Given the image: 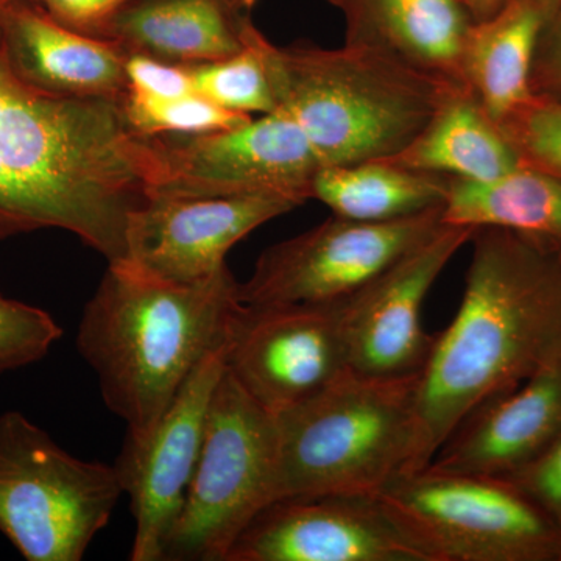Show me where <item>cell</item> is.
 <instances>
[{"instance_id":"28","label":"cell","mask_w":561,"mask_h":561,"mask_svg":"<svg viewBox=\"0 0 561 561\" xmlns=\"http://www.w3.org/2000/svg\"><path fill=\"white\" fill-rule=\"evenodd\" d=\"M561 530V434L534 460L505 476Z\"/></svg>"},{"instance_id":"32","label":"cell","mask_w":561,"mask_h":561,"mask_svg":"<svg viewBox=\"0 0 561 561\" xmlns=\"http://www.w3.org/2000/svg\"><path fill=\"white\" fill-rule=\"evenodd\" d=\"M505 0H463L476 22L489 20L504 5Z\"/></svg>"},{"instance_id":"13","label":"cell","mask_w":561,"mask_h":561,"mask_svg":"<svg viewBox=\"0 0 561 561\" xmlns=\"http://www.w3.org/2000/svg\"><path fill=\"white\" fill-rule=\"evenodd\" d=\"M227 561H431L381 497L289 496L247 527Z\"/></svg>"},{"instance_id":"21","label":"cell","mask_w":561,"mask_h":561,"mask_svg":"<svg viewBox=\"0 0 561 561\" xmlns=\"http://www.w3.org/2000/svg\"><path fill=\"white\" fill-rule=\"evenodd\" d=\"M390 164L467 181H493L522 168L518 153L502 135L470 87L446 92L420 135Z\"/></svg>"},{"instance_id":"2","label":"cell","mask_w":561,"mask_h":561,"mask_svg":"<svg viewBox=\"0 0 561 561\" xmlns=\"http://www.w3.org/2000/svg\"><path fill=\"white\" fill-rule=\"evenodd\" d=\"M459 311L420 373L411 470L426 468L471 413L561 354V250L481 227Z\"/></svg>"},{"instance_id":"19","label":"cell","mask_w":561,"mask_h":561,"mask_svg":"<svg viewBox=\"0 0 561 561\" xmlns=\"http://www.w3.org/2000/svg\"><path fill=\"white\" fill-rule=\"evenodd\" d=\"M256 0H131L103 39L127 54L198 65L241 54Z\"/></svg>"},{"instance_id":"15","label":"cell","mask_w":561,"mask_h":561,"mask_svg":"<svg viewBox=\"0 0 561 561\" xmlns=\"http://www.w3.org/2000/svg\"><path fill=\"white\" fill-rule=\"evenodd\" d=\"M474 228L443 224L408 254L343 301L351 370L376 378L419 375L435 335L421 324L432 284L454 254L471 241Z\"/></svg>"},{"instance_id":"10","label":"cell","mask_w":561,"mask_h":561,"mask_svg":"<svg viewBox=\"0 0 561 561\" xmlns=\"http://www.w3.org/2000/svg\"><path fill=\"white\" fill-rule=\"evenodd\" d=\"M153 139L161 165L150 195L228 197L276 192L306 202L321 168L308 136L278 110L228 130Z\"/></svg>"},{"instance_id":"5","label":"cell","mask_w":561,"mask_h":561,"mask_svg":"<svg viewBox=\"0 0 561 561\" xmlns=\"http://www.w3.org/2000/svg\"><path fill=\"white\" fill-rule=\"evenodd\" d=\"M419 375L376 378L350 370L276 416L280 500L379 493L411 470Z\"/></svg>"},{"instance_id":"24","label":"cell","mask_w":561,"mask_h":561,"mask_svg":"<svg viewBox=\"0 0 561 561\" xmlns=\"http://www.w3.org/2000/svg\"><path fill=\"white\" fill-rule=\"evenodd\" d=\"M257 31L256 25H251L247 47L241 54L224 60L184 65L190 69L194 91L232 113L251 116L276 111L271 80L256 44Z\"/></svg>"},{"instance_id":"31","label":"cell","mask_w":561,"mask_h":561,"mask_svg":"<svg viewBox=\"0 0 561 561\" xmlns=\"http://www.w3.org/2000/svg\"><path fill=\"white\" fill-rule=\"evenodd\" d=\"M530 91L561 105V5L542 32L530 70Z\"/></svg>"},{"instance_id":"14","label":"cell","mask_w":561,"mask_h":561,"mask_svg":"<svg viewBox=\"0 0 561 561\" xmlns=\"http://www.w3.org/2000/svg\"><path fill=\"white\" fill-rule=\"evenodd\" d=\"M287 194L150 195L128 217L125 260L150 278L190 284L227 267L228 251L268 220L302 205Z\"/></svg>"},{"instance_id":"1","label":"cell","mask_w":561,"mask_h":561,"mask_svg":"<svg viewBox=\"0 0 561 561\" xmlns=\"http://www.w3.org/2000/svg\"><path fill=\"white\" fill-rule=\"evenodd\" d=\"M158 173L153 136L133 130L122 101L36 90L11 66L0 27V241L55 228L117 264Z\"/></svg>"},{"instance_id":"25","label":"cell","mask_w":561,"mask_h":561,"mask_svg":"<svg viewBox=\"0 0 561 561\" xmlns=\"http://www.w3.org/2000/svg\"><path fill=\"white\" fill-rule=\"evenodd\" d=\"M122 108L133 127L142 136L203 135L239 127L251 119L232 113L197 92L181 98H153L127 90Z\"/></svg>"},{"instance_id":"7","label":"cell","mask_w":561,"mask_h":561,"mask_svg":"<svg viewBox=\"0 0 561 561\" xmlns=\"http://www.w3.org/2000/svg\"><path fill=\"white\" fill-rule=\"evenodd\" d=\"M122 491L114 465L77 459L24 413H0V534L27 561H80Z\"/></svg>"},{"instance_id":"6","label":"cell","mask_w":561,"mask_h":561,"mask_svg":"<svg viewBox=\"0 0 561 561\" xmlns=\"http://www.w3.org/2000/svg\"><path fill=\"white\" fill-rule=\"evenodd\" d=\"M278 500L276 416L225 368L210 400L201 459L162 561H227L247 527Z\"/></svg>"},{"instance_id":"23","label":"cell","mask_w":561,"mask_h":561,"mask_svg":"<svg viewBox=\"0 0 561 561\" xmlns=\"http://www.w3.org/2000/svg\"><path fill=\"white\" fill-rule=\"evenodd\" d=\"M451 176L411 171L387 161L320 168L311 198L334 216L359 221H390L445 206Z\"/></svg>"},{"instance_id":"22","label":"cell","mask_w":561,"mask_h":561,"mask_svg":"<svg viewBox=\"0 0 561 561\" xmlns=\"http://www.w3.org/2000/svg\"><path fill=\"white\" fill-rule=\"evenodd\" d=\"M443 224L508 228L561 250V179L529 165L493 181L451 179Z\"/></svg>"},{"instance_id":"30","label":"cell","mask_w":561,"mask_h":561,"mask_svg":"<svg viewBox=\"0 0 561 561\" xmlns=\"http://www.w3.org/2000/svg\"><path fill=\"white\" fill-rule=\"evenodd\" d=\"M36 2L66 27L103 39L111 20L131 0H36Z\"/></svg>"},{"instance_id":"4","label":"cell","mask_w":561,"mask_h":561,"mask_svg":"<svg viewBox=\"0 0 561 561\" xmlns=\"http://www.w3.org/2000/svg\"><path fill=\"white\" fill-rule=\"evenodd\" d=\"M256 44L276 110L305 131L321 168L400 153L426 127L446 92L459 84L365 47H278L261 31Z\"/></svg>"},{"instance_id":"11","label":"cell","mask_w":561,"mask_h":561,"mask_svg":"<svg viewBox=\"0 0 561 561\" xmlns=\"http://www.w3.org/2000/svg\"><path fill=\"white\" fill-rule=\"evenodd\" d=\"M225 364L262 409L289 411L351 370L343 301L242 305Z\"/></svg>"},{"instance_id":"18","label":"cell","mask_w":561,"mask_h":561,"mask_svg":"<svg viewBox=\"0 0 561 561\" xmlns=\"http://www.w3.org/2000/svg\"><path fill=\"white\" fill-rule=\"evenodd\" d=\"M345 20V44L365 47L437 79L465 84L476 24L463 0H328Z\"/></svg>"},{"instance_id":"16","label":"cell","mask_w":561,"mask_h":561,"mask_svg":"<svg viewBox=\"0 0 561 561\" xmlns=\"http://www.w3.org/2000/svg\"><path fill=\"white\" fill-rule=\"evenodd\" d=\"M561 434V354L471 413L427 467L505 478Z\"/></svg>"},{"instance_id":"12","label":"cell","mask_w":561,"mask_h":561,"mask_svg":"<svg viewBox=\"0 0 561 561\" xmlns=\"http://www.w3.org/2000/svg\"><path fill=\"white\" fill-rule=\"evenodd\" d=\"M225 351L198 364L149 432L125 435L114 468L135 518L131 561L164 559L201 459L210 400L227 368Z\"/></svg>"},{"instance_id":"9","label":"cell","mask_w":561,"mask_h":561,"mask_svg":"<svg viewBox=\"0 0 561 561\" xmlns=\"http://www.w3.org/2000/svg\"><path fill=\"white\" fill-rule=\"evenodd\" d=\"M445 206L390 221L332 216L319 227L268 247L239 283L242 305L348 300L443 227Z\"/></svg>"},{"instance_id":"3","label":"cell","mask_w":561,"mask_h":561,"mask_svg":"<svg viewBox=\"0 0 561 561\" xmlns=\"http://www.w3.org/2000/svg\"><path fill=\"white\" fill-rule=\"evenodd\" d=\"M238 287L228 267L180 284L108 264L84 306L77 350L127 431L149 432L198 364L228 345Z\"/></svg>"},{"instance_id":"20","label":"cell","mask_w":561,"mask_h":561,"mask_svg":"<svg viewBox=\"0 0 561 561\" xmlns=\"http://www.w3.org/2000/svg\"><path fill=\"white\" fill-rule=\"evenodd\" d=\"M561 0H505L476 22L465 46V81L494 122L529 101L530 70L542 32Z\"/></svg>"},{"instance_id":"26","label":"cell","mask_w":561,"mask_h":561,"mask_svg":"<svg viewBox=\"0 0 561 561\" xmlns=\"http://www.w3.org/2000/svg\"><path fill=\"white\" fill-rule=\"evenodd\" d=\"M523 165L561 179V105L531 95L497 122Z\"/></svg>"},{"instance_id":"17","label":"cell","mask_w":561,"mask_h":561,"mask_svg":"<svg viewBox=\"0 0 561 561\" xmlns=\"http://www.w3.org/2000/svg\"><path fill=\"white\" fill-rule=\"evenodd\" d=\"M0 27L18 76L61 98L122 101L128 54L116 43L72 31L33 0H0Z\"/></svg>"},{"instance_id":"27","label":"cell","mask_w":561,"mask_h":561,"mask_svg":"<svg viewBox=\"0 0 561 561\" xmlns=\"http://www.w3.org/2000/svg\"><path fill=\"white\" fill-rule=\"evenodd\" d=\"M61 335L49 312L0 294V375L44 359Z\"/></svg>"},{"instance_id":"8","label":"cell","mask_w":561,"mask_h":561,"mask_svg":"<svg viewBox=\"0 0 561 561\" xmlns=\"http://www.w3.org/2000/svg\"><path fill=\"white\" fill-rule=\"evenodd\" d=\"M378 496L431 561H561V530L507 479L426 467Z\"/></svg>"},{"instance_id":"29","label":"cell","mask_w":561,"mask_h":561,"mask_svg":"<svg viewBox=\"0 0 561 561\" xmlns=\"http://www.w3.org/2000/svg\"><path fill=\"white\" fill-rule=\"evenodd\" d=\"M125 72L128 90L139 94L172 99L195 92L190 69L184 65L158 60L149 55L128 54Z\"/></svg>"},{"instance_id":"33","label":"cell","mask_w":561,"mask_h":561,"mask_svg":"<svg viewBox=\"0 0 561 561\" xmlns=\"http://www.w3.org/2000/svg\"><path fill=\"white\" fill-rule=\"evenodd\" d=\"M33 2H36V0H33Z\"/></svg>"}]
</instances>
